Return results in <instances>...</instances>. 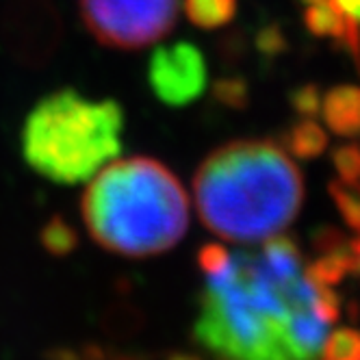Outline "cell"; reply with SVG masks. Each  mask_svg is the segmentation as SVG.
<instances>
[{
  "mask_svg": "<svg viewBox=\"0 0 360 360\" xmlns=\"http://www.w3.org/2000/svg\"><path fill=\"white\" fill-rule=\"evenodd\" d=\"M326 124L332 133L354 137L360 133V87L341 85L330 89L321 98V109Z\"/></svg>",
  "mask_w": 360,
  "mask_h": 360,
  "instance_id": "7",
  "label": "cell"
},
{
  "mask_svg": "<svg viewBox=\"0 0 360 360\" xmlns=\"http://www.w3.org/2000/svg\"><path fill=\"white\" fill-rule=\"evenodd\" d=\"M228 259H230V252L224 245H217V243H209V245H204L198 252V263H200L202 271L207 276L219 274L228 265Z\"/></svg>",
  "mask_w": 360,
  "mask_h": 360,
  "instance_id": "16",
  "label": "cell"
},
{
  "mask_svg": "<svg viewBox=\"0 0 360 360\" xmlns=\"http://www.w3.org/2000/svg\"><path fill=\"white\" fill-rule=\"evenodd\" d=\"M352 274H358V276H360V259H356V263H354V269H352Z\"/></svg>",
  "mask_w": 360,
  "mask_h": 360,
  "instance_id": "23",
  "label": "cell"
},
{
  "mask_svg": "<svg viewBox=\"0 0 360 360\" xmlns=\"http://www.w3.org/2000/svg\"><path fill=\"white\" fill-rule=\"evenodd\" d=\"M202 224L233 243H261L297 217L302 172L291 154L269 139H239L213 150L193 176Z\"/></svg>",
  "mask_w": 360,
  "mask_h": 360,
  "instance_id": "2",
  "label": "cell"
},
{
  "mask_svg": "<svg viewBox=\"0 0 360 360\" xmlns=\"http://www.w3.org/2000/svg\"><path fill=\"white\" fill-rule=\"evenodd\" d=\"M347 313H349V319H352V321H358V319H360V306L352 302V304L347 306Z\"/></svg>",
  "mask_w": 360,
  "mask_h": 360,
  "instance_id": "22",
  "label": "cell"
},
{
  "mask_svg": "<svg viewBox=\"0 0 360 360\" xmlns=\"http://www.w3.org/2000/svg\"><path fill=\"white\" fill-rule=\"evenodd\" d=\"M289 235L230 254L200 295L193 339L215 360H317L328 326Z\"/></svg>",
  "mask_w": 360,
  "mask_h": 360,
  "instance_id": "1",
  "label": "cell"
},
{
  "mask_svg": "<svg viewBox=\"0 0 360 360\" xmlns=\"http://www.w3.org/2000/svg\"><path fill=\"white\" fill-rule=\"evenodd\" d=\"M317 360H360V332L339 328L326 337Z\"/></svg>",
  "mask_w": 360,
  "mask_h": 360,
  "instance_id": "13",
  "label": "cell"
},
{
  "mask_svg": "<svg viewBox=\"0 0 360 360\" xmlns=\"http://www.w3.org/2000/svg\"><path fill=\"white\" fill-rule=\"evenodd\" d=\"M167 360H202V358L195 356V354H187V352H176V354H172Z\"/></svg>",
  "mask_w": 360,
  "mask_h": 360,
  "instance_id": "21",
  "label": "cell"
},
{
  "mask_svg": "<svg viewBox=\"0 0 360 360\" xmlns=\"http://www.w3.org/2000/svg\"><path fill=\"white\" fill-rule=\"evenodd\" d=\"M87 31L109 48L139 50L176 24L178 0H79Z\"/></svg>",
  "mask_w": 360,
  "mask_h": 360,
  "instance_id": "5",
  "label": "cell"
},
{
  "mask_svg": "<svg viewBox=\"0 0 360 360\" xmlns=\"http://www.w3.org/2000/svg\"><path fill=\"white\" fill-rule=\"evenodd\" d=\"M332 163L343 180H360V146H339L332 152Z\"/></svg>",
  "mask_w": 360,
  "mask_h": 360,
  "instance_id": "14",
  "label": "cell"
},
{
  "mask_svg": "<svg viewBox=\"0 0 360 360\" xmlns=\"http://www.w3.org/2000/svg\"><path fill=\"white\" fill-rule=\"evenodd\" d=\"M328 191L345 224L356 235H360V180L337 178L328 185Z\"/></svg>",
  "mask_w": 360,
  "mask_h": 360,
  "instance_id": "11",
  "label": "cell"
},
{
  "mask_svg": "<svg viewBox=\"0 0 360 360\" xmlns=\"http://www.w3.org/2000/svg\"><path fill=\"white\" fill-rule=\"evenodd\" d=\"M293 105L300 113L311 117V115L319 113V109H321V94L317 91V87L308 85L293 96Z\"/></svg>",
  "mask_w": 360,
  "mask_h": 360,
  "instance_id": "18",
  "label": "cell"
},
{
  "mask_svg": "<svg viewBox=\"0 0 360 360\" xmlns=\"http://www.w3.org/2000/svg\"><path fill=\"white\" fill-rule=\"evenodd\" d=\"M328 146V135L323 128L313 120H302L291 126L285 135V150L295 159L308 161L321 157Z\"/></svg>",
  "mask_w": 360,
  "mask_h": 360,
  "instance_id": "8",
  "label": "cell"
},
{
  "mask_svg": "<svg viewBox=\"0 0 360 360\" xmlns=\"http://www.w3.org/2000/svg\"><path fill=\"white\" fill-rule=\"evenodd\" d=\"M315 311L326 323H334L341 317V297L326 285H317Z\"/></svg>",
  "mask_w": 360,
  "mask_h": 360,
  "instance_id": "17",
  "label": "cell"
},
{
  "mask_svg": "<svg viewBox=\"0 0 360 360\" xmlns=\"http://www.w3.org/2000/svg\"><path fill=\"white\" fill-rule=\"evenodd\" d=\"M39 241L48 254L68 256L70 252L76 250V245H79V235H76V230L63 217H53L41 228Z\"/></svg>",
  "mask_w": 360,
  "mask_h": 360,
  "instance_id": "12",
  "label": "cell"
},
{
  "mask_svg": "<svg viewBox=\"0 0 360 360\" xmlns=\"http://www.w3.org/2000/svg\"><path fill=\"white\" fill-rule=\"evenodd\" d=\"M349 24L360 29V0H328Z\"/></svg>",
  "mask_w": 360,
  "mask_h": 360,
  "instance_id": "19",
  "label": "cell"
},
{
  "mask_svg": "<svg viewBox=\"0 0 360 360\" xmlns=\"http://www.w3.org/2000/svg\"><path fill=\"white\" fill-rule=\"evenodd\" d=\"M48 360H81V354L76 349H68V347H61V349H53L46 354Z\"/></svg>",
  "mask_w": 360,
  "mask_h": 360,
  "instance_id": "20",
  "label": "cell"
},
{
  "mask_svg": "<svg viewBox=\"0 0 360 360\" xmlns=\"http://www.w3.org/2000/svg\"><path fill=\"white\" fill-rule=\"evenodd\" d=\"M81 211L100 248L131 259L172 250L189 226L185 187L150 157L107 163L85 189Z\"/></svg>",
  "mask_w": 360,
  "mask_h": 360,
  "instance_id": "3",
  "label": "cell"
},
{
  "mask_svg": "<svg viewBox=\"0 0 360 360\" xmlns=\"http://www.w3.org/2000/svg\"><path fill=\"white\" fill-rule=\"evenodd\" d=\"M313 248L319 250L321 254H330V252H343L347 250V237L341 233V230H337L334 226H321L317 228L313 237Z\"/></svg>",
  "mask_w": 360,
  "mask_h": 360,
  "instance_id": "15",
  "label": "cell"
},
{
  "mask_svg": "<svg viewBox=\"0 0 360 360\" xmlns=\"http://www.w3.org/2000/svg\"><path fill=\"white\" fill-rule=\"evenodd\" d=\"M354 263H356V256H352L349 250L330 252V254H323L321 259L313 261L311 265H306L304 274L313 285L334 287V285H339L347 274H352Z\"/></svg>",
  "mask_w": 360,
  "mask_h": 360,
  "instance_id": "10",
  "label": "cell"
},
{
  "mask_svg": "<svg viewBox=\"0 0 360 360\" xmlns=\"http://www.w3.org/2000/svg\"><path fill=\"white\" fill-rule=\"evenodd\" d=\"M185 15L198 29H221L237 15V0H183Z\"/></svg>",
  "mask_w": 360,
  "mask_h": 360,
  "instance_id": "9",
  "label": "cell"
},
{
  "mask_svg": "<svg viewBox=\"0 0 360 360\" xmlns=\"http://www.w3.org/2000/svg\"><path fill=\"white\" fill-rule=\"evenodd\" d=\"M152 94L167 107H187L207 87V61L200 48L189 41L159 46L148 65Z\"/></svg>",
  "mask_w": 360,
  "mask_h": 360,
  "instance_id": "6",
  "label": "cell"
},
{
  "mask_svg": "<svg viewBox=\"0 0 360 360\" xmlns=\"http://www.w3.org/2000/svg\"><path fill=\"white\" fill-rule=\"evenodd\" d=\"M124 111L111 98L76 89L44 96L22 126V157L39 176L59 185L94 178L122 150Z\"/></svg>",
  "mask_w": 360,
  "mask_h": 360,
  "instance_id": "4",
  "label": "cell"
}]
</instances>
